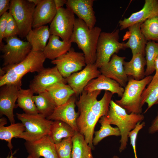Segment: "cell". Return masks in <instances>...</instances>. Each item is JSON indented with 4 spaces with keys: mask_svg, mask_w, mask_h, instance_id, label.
I'll return each instance as SVG.
<instances>
[{
    "mask_svg": "<svg viewBox=\"0 0 158 158\" xmlns=\"http://www.w3.org/2000/svg\"><path fill=\"white\" fill-rule=\"evenodd\" d=\"M145 56L143 54H138L132 56L130 61H125L124 68L128 76H131L137 80H141L145 77L144 67L146 61Z\"/></svg>",
    "mask_w": 158,
    "mask_h": 158,
    "instance_id": "25",
    "label": "cell"
},
{
    "mask_svg": "<svg viewBox=\"0 0 158 158\" xmlns=\"http://www.w3.org/2000/svg\"><path fill=\"white\" fill-rule=\"evenodd\" d=\"M101 90L91 92L84 90L76 101L79 115L77 120L79 132L83 135L86 141L92 149L94 129L100 118L106 116L113 94L105 91L100 100L97 97Z\"/></svg>",
    "mask_w": 158,
    "mask_h": 158,
    "instance_id": "1",
    "label": "cell"
},
{
    "mask_svg": "<svg viewBox=\"0 0 158 158\" xmlns=\"http://www.w3.org/2000/svg\"><path fill=\"white\" fill-rule=\"evenodd\" d=\"M93 0H67L66 8L83 20L90 29L95 27L96 22L93 8Z\"/></svg>",
    "mask_w": 158,
    "mask_h": 158,
    "instance_id": "16",
    "label": "cell"
},
{
    "mask_svg": "<svg viewBox=\"0 0 158 158\" xmlns=\"http://www.w3.org/2000/svg\"><path fill=\"white\" fill-rule=\"evenodd\" d=\"M8 12H7L2 15L0 18V45L3 44L2 40L6 28Z\"/></svg>",
    "mask_w": 158,
    "mask_h": 158,
    "instance_id": "39",
    "label": "cell"
},
{
    "mask_svg": "<svg viewBox=\"0 0 158 158\" xmlns=\"http://www.w3.org/2000/svg\"><path fill=\"white\" fill-rule=\"evenodd\" d=\"M141 24L137 23L128 28L129 39L125 45L126 48L131 49L132 56L140 53L145 55V48L147 42L141 31Z\"/></svg>",
    "mask_w": 158,
    "mask_h": 158,
    "instance_id": "22",
    "label": "cell"
},
{
    "mask_svg": "<svg viewBox=\"0 0 158 158\" xmlns=\"http://www.w3.org/2000/svg\"><path fill=\"white\" fill-rule=\"evenodd\" d=\"M157 16H158V0H145L141 10L119 21L120 30L125 29L137 23H142L147 20Z\"/></svg>",
    "mask_w": 158,
    "mask_h": 158,
    "instance_id": "19",
    "label": "cell"
},
{
    "mask_svg": "<svg viewBox=\"0 0 158 158\" xmlns=\"http://www.w3.org/2000/svg\"><path fill=\"white\" fill-rule=\"evenodd\" d=\"M11 155L10 156V154L9 153V154H8V156L5 158H11Z\"/></svg>",
    "mask_w": 158,
    "mask_h": 158,
    "instance_id": "46",
    "label": "cell"
},
{
    "mask_svg": "<svg viewBox=\"0 0 158 158\" xmlns=\"http://www.w3.org/2000/svg\"><path fill=\"white\" fill-rule=\"evenodd\" d=\"M75 95L71 97L65 104L56 107L53 114L47 119L65 122L70 126L76 132H79L77 124L78 112L75 111L76 97Z\"/></svg>",
    "mask_w": 158,
    "mask_h": 158,
    "instance_id": "18",
    "label": "cell"
},
{
    "mask_svg": "<svg viewBox=\"0 0 158 158\" xmlns=\"http://www.w3.org/2000/svg\"><path fill=\"white\" fill-rule=\"evenodd\" d=\"M19 34V30L17 23L11 12L8 11L7 26L4 39L17 36Z\"/></svg>",
    "mask_w": 158,
    "mask_h": 158,
    "instance_id": "37",
    "label": "cell"
},
{
    "mask_svg": "<svg viewBox=\"0 0 158 158\" xmlns=\"http://www.w3.org/2000/svg\"><path fill=\"white\" fill-rule=\"evenodd\" d=\"M141 103L142 106L145 103L147 105L144 113L154 105L158 103V75L153 78L143 91L141 95Z\"/></svg>",
    "mask_w": 158,
    "mask_h": 158,
    "instance_id": "32",
    "label": "cell"
},
{
    "mask_svg": "<svg viewBox=\"0 0 158 158\" xmlns=\"http://www.w3.org/2000/svg\"><path fill=\"white\" fill-rule=\"evenodd\" d=\"M158 132V113L154 119L152 121L148 129L150 134H153Z\"/></svg>",
    "mask_w": 158,
    "mask_h": 158,
    "instance_id": "41",
    "label": "cell"
},
{
    "mask_svg": "<svg viewBox=\"0 0 158 158\" xmlns=\"http://www.w3.org/2000/svg\"><path fill=\"white\" fill-rule=\"evenodd\" d=\"M56 8L57 10L62 7L66 3L67 0H54Z\"/></svg>",
    "mask_w": 158,
    "mask_h": 158,
    "instance_id": "42",
    "label": "cell"
},
{
    "mask_svg": "<svg viewBox=\"0 0 158 158\" xmlns=\"http://www.w3.org/2000/svg\"><path fill=\"white\" fill-rule=\"evenodd\" d=\"M119 33L118 29L111 32H101L97 42L95 63L98 68L107 63L113 55L126 48L125 43L119 42Z\"/></svg>",
    "mask_w": 158,
    "mask_h": 158,
    "instance_id": "7",
    "label": "cell"
},
{
    "mask_svg": "<svg viewBox=\"0 0 158 158\" xmlns=\"http://www.w3.org/2000/svg\"><path fill=\"white\" fill-rule=\"evenodd\" d=\"M54 102L56 107L66 103L72 96L75 95L71 87L63 83L56 84L46 90Z\"/></svg>",
    "mask_w": 158,
    "mask_h": 158,
    "instance_id": "27",
    "label": "cell"
},
{
    "mask_svg": "<svg viewBox=\"0 0 158 158\" xmlns=\"http://www.w3.org/2000/svg\"><path fill=\"white\" fill-rule=\"evenodd\" d=\"M21 85L8 84L1 87L0 114L8 118L11 124L15 123L13 110L16 106L19 91Z\"/></svg>",
    "mask_w": 158,
    "mask_h": 158,
    "instance_id": "14",
    "label": "cell"
},
{
    "mask_svg": "<svg viewBox=\"0 0 158 158\" xmlns=\"http://www.w3.org/2000/svg\"><path fill=\"white\" fill-rule=\"evenodd\" d=\"M138 122L136 125L135 128L130 131L128 135V137L130 139V144L132 145L135 158H138L136 150V141L137 136L139 131L145 126V123L143 122Z\"/></svg>",
    "mask_w": 158,
    "mask_h": 158,
    "instance_id": "38",
    "label": "cell"
},
{
    "mask_svg": "<svg viewBox=\"0 0 158 158\" xmlns=\"http://www.w3.org/2000/svg\"><path fill=\"white\" fill-rule=\"evenodd\" d=\"M72 147V138L63 139L55 144V148L58 158H71Z\"/></svg>",
    "mask_w": 158,
    "mask_h": 158,
    "instance_id": "36",
    "label": "cell"
},
{
    "mask_svg": "<svg viewBox=\"0 0 158 158\" xmlns=\"http://www.w3.org/2000/svg\"><path fill=\"white\" fill-rule=\"evenodd\" d=\"M154 67L155 72L153 78L155 77L158 75V55L154 61Z\"/></svg>",
    "mask_w": 158,
    "mask_h": 158,
    "instance_id": "43",
    "label": "cell"
},
{
    "mask_svg": "<svg viewBox=\"0 0 158 158\" xmlns=\"http://www.w3.org/2000/svg\"><path fill=\"white\" fill-rule=\"evenodd\" d=\"M126 58L113 55L109 61L100 68L101 74L114 80L123 87H125L128 78L125 73L124 63Z\"/></svg>",
    "mask_w": 158,
    "mask_h": 158,
    "instance_id": "17",
    "label": "cell"
},
{
    "mask_svg": "<svg viewBox=\"0 0 158 158\" xmlns=\"http://www.w3.org/2000/svg\"><path fill=\"white\" fill-rule=\"evenodd\" d=\"M71 158H93L92 148L86 141L84 136L76 132L72 138Z\"/></svg>",
    "mask_w": 158,
    "mask_h": 158,
    "instance_id": "29",
    "label": "cell"
},
{
    "mask_svg": "<svg viewBox=\"0 0 158 158\" xmlns=\"http://www.w3.org/2000/svg\"><path fill=\"white\" fill-rule=\"evenodd\" d=\"M113 158H119L118 156L114 155L113 157Z\"/></svg>",
    "mask_w": 158,
    "mask_h": 158,
    "instance_id": "47",
    "label": "cell"
},
{
    "mask_svg": "<svg viewBox=\"0 0 158 158\" xmlns=\"http://www.w3.org/2000/svg\"><path fill=\"white\" fill-rule=\"evenodd\" d=\"M75 18L74 14L67 8L57 10L49 27L51 35L59 36L62 40H70L73 33Z\"/></svg>",
    "mask_w": 158,
    "mask_h": 158,
    "instance_id": "10",
    "label": "cell"
},
{
    "mask_svg": "<svg viewBox=\"0 0 158 158\" xmlns=\"http://www.w3.org/2000/svg\"><path fill=\"white\" fill-rule=\"evenodd\" d=\"M36 5L28 0H11L9 11L17 25L18 36L25 37L32 29L33 15Z\"/></svg>",
    "mask_w": 158,
    "mask_h": 158,
    "instance_id": "9",
    "label": "cell"
},
{
    "mask_svg": "<svg viewBox=\"0 0 158 158\" xmlns=\"http://www.w3.org/2000/svg\"><path fill=\"white\" fill-rule=\"evenodd\" d=\"M50 35L49 28L45 25L31 29L26 38L31 46L32 50L43 52Z\"/></svg>",
    "mask_w": 158,
    "mask_h": 158,
    "instance_id": "24",
    "label": "cell"
},
{
    "mask_svg": "<svg viewBox=\"0 0 158 158\" xmlns=\"http://www.w3.org/2000/svg\"><path fill=\"white\" fill-rule=\"evenodd\" d=\"M34 94L30 88L27 89L20 88L19 91L16 105L22 109L26 114H39L32 98Z\"/></svg>",
    "mask_w": 158,
    "mask_h": 158,
    "instance_id": "31",
    "label": "cell"
},
{
    "mask_svg": "<svg viewBox=\"0 0 158 158\" xmlns=\"http://www.w3.org/2000/svg\"><path fill=\"white\" fill-rule=\"evenodd\" d=\"M46 59L43 52L32 50L19 63L10 66L3 67L1 68L5 74L0 77V87L8 84L21 85L23 77L28 73L40 71L44 68Z\"/></svg>",
    "mask_w": 158,
    "mask_h": 158,
    "instance_id": "2",
    "label": "cell"
},
{
    "mask_svg": "<svg viewBox=\"0 0 158 158\" xmlns=\"http://www.w3.org/2000/svg\"><path fill=\"white\" fill-rule=\"evenodd\" d=\"M17 150H16V151H14V152L13 153H12V154H11V158H17L16 157H13V155L16 153L17 152ZM26 158H33L30 155H29Z\"/></svg>",
    "mask_w": 158,
    "mask_h": 158,
    "instance_id": "45",
    "label": "cell"
},
{
    "mask_svg": "<svg viewBox=\"0 0 158 158\" xmlns=\"http://www.w3.org/2000/svg\"><path fill=\"white\" fill-rule=\"evenodd\" d=\"M57 11L54 0H41L35 9L32 28H36L51 22Z\"/></svg>",
    "mask_w": 158,
    "mask_h": 158,
    "instance_id": "20",
    "label": "cell"
},
{
    "mask_svg": "<svg viewBox=\"0 0 158 158\" xmlns=\"http://www.w3.org/2000/svg\"><path fill=\"white\" fill-rule=\"evenodd\" d=\"M5 41L6 44L0 45L3 67L10 66L19 63L32 51L30 44L21 40L17 36L5 38Z\"/></svg>",
    "mask_w": 158,
    "mask_h": 158,
    "instance_id": "8",
    "label": "cell"
},
{
    "mask_svg": "<svg viewBox=\"0 0 158 158\" xmlns=\"http://www.w3.org/2000/svg\"><path fill=\"white\" fill-rule=\"evenodd\" d=\"M33 100L38 113L47 118L53 113L56 107L53 100L47 91L33 95Z\"/></svg>",
    "mask_w": 158,
    "mask_h": 158,
    "instance_id": "30",
    "label": "cell"
},
{
    "mask_svg": "<svg viewBox=\"0 0 158 158\" xmlns=\"http://www.w3.org/2000/svg\"><path fill=\"white\" fill-rule=\"evenodd\" d=\"M101 124L100 129L95 132V136L92 140L93 145H97L103 139L108 136L121 135V132L117 127H113L107 121L105 116L102 117L99 120Z\"/></svg>",
    "mask_w": 158,
    "mask_h": 158,
    "instance_id": "33",
    "label": "cell"
},
{
    "mask_svg": "<svg viewBox=\"0 0 158 158\" xmlns=\"http://www.w3.org/2000/svg\"><path fill=\"white\" fill-rule=\"evenodd\" d=\"M11 0H0V16L9 9Z\"/></svg>",
    "mask_w": 158,
    "mask_h": 158,
    "instance_id": "40",
    "label": "cell"
},
{
    "mask_svg": "<svg viewBox=\"0 0 158 158\" xmlns=\"http://www.w3.org/2000/svg\"><path fill=\"white\" fill-rule=\"evenodd\" d=\"M59 36L51 35L43 52L46 59L54 60L66 53L71 48L72 43L59 39Z\"/></svg>",
    "mask_w": 158,
    "mask_h": 158,
    "instance_id": "23",
    "label": "cell"
},
{
    "mask_svg": "<svg viewBox=\"0 0 158 158\" xmlns=\"http://www.w3.org/2000/svg\"><path fill=\"white\" fill-rule=\"evenodd\" d=\"M97 90H104L117 94L121 97L124 88L114 80L101 74L98 77L91 80L85 87L84 90L91 92Z\"/></svg>",
    "mask_w": 158,
    "mask_h": 158,
    "instance_id": "21",
    "label": "cell"
},
{
    "mask_svg": "<svg viewBox=\"0 0 158 158\" xmlns=\"http://www.w3.org/2000/svg\"><path fill=\"white\" fill-rule=\"evenodd\" d=\"M153 78V76L150 75L140 80L131 78H128L121 99L116 100L115 102L124 109L128 114H141L143 107L141 95L146 87Z\"/></svg>",
    "mask_w": 158,
    "mask_h": 158,
    "instance_id": "5",
    "label": "cell"
},
{
    "mask_svg": "<svg viewBox=\"0 0 158 158\" xmlns=\"http://www.w3.org/2000/svg\"><path fill=\"white\" fill-rule=\"evenodd\" d=\"M55 65L62 76L66 78L72 73L82 70L86 64L83 53L75 51L73 48L66 54L51 61Z\"/></svg>",
    "mask_w": 158,
    "mask_h": 158,
    "instance_id": "11",
    "label": "cell"
},
{
    "mask_svg": "<svg viewBox=\"0 0 158 158\" xmlns=\"http://www.w3.org/2000/svg\"><path fill=\"white\" fill-rule=\"evenodd\" d=\"M28 1L33 4H34L36 6L41 1V0H28Z\"/></svg>",
    "mask_w": 158,
    "mask_h": 158,
    "instance_id": "44",
    "label": "cell"
},
{
    "mask_svg": "<svg viewBox=\"0 0 158 158\" xmlns=\"http://www.w3.org/2000/svg\"><path fill=\"white\" fill-rule=\"evenodd\" d=\"M25 146L27 152L33 158H58L55 144L49 135L34 141H26Z\"/></svg>",
    "mask_w": 158,
    "mask_h": 158,
    "instance_id": "15",
    "label": "cell"
},
{
    "mask_svg": "<svg viewBox=\"0 0 158 158\" xmlns=\"http://www.w3.org/2000/svg\"><path fill=\"white\" fill-rule=\"evenodd\" d=\"M95 64H87L81 71L71 74L65 78L66 83L73 90L75 95H80L85 87L92 80L101 74Z\"/></svg>",
    "mask_w": 158,
    "mask_h": 158,
    "instance_id": "13",
    "label": "cell"
},
{
    "mask_svg": "<svg viewBox=\"0 0 158 158\" xmlns=\"http://www.w3.org/2000/svg\"><path fill=\"white\" fill-rule=\"evenodd\" d=\"M76 132L70 126L63 121L55 120L52 123L49 135L55 144L65 138H72Z\"/></svg>",
    "mask_w": 158,
    "mask_h": 158,
    "instance_id": "28",
    "label": "cell"
},
{
    "mask_svg": "<svg viewBox=\"0 0 158 158\" xmlns=\"http://www.w3.org/2000/svg\"><path fill=\"white\" fill-rule=\"evenodd\" d=\"M105 116L109 123L117 126L120 130L121 139L119 151L121 152L127 147L129 133L138 122L144 120V116L142 114H128L124 109L112 100Z\"/></svg>",
    "mask_w": 158,
    "mask_h": 158,
    "instance_id": "4",
    "label": "cell"
},
{
    "mask_svg": "<svg viewBox=\"0 0 158 158\" xmlns=\"http://www.w3.org/2000/svg\"><path fill=\"white\" fill-rule=\"evenodd\" d=\"M101 28L97 26L90 29L82 20L75 18L70 41L76 43L83 53L87 64H94L96 59V48Z\"/></svg>",
    "mask_w": 158,
    "mask_h": 158,
    "instance_id": "3",
    "label": "cell"
},
{
    "mask_svg": "<svg viewBox=\"0 0 158 158\" xmlns=\"http://www.w3.org/2000/svg\"><path fill=\"white\" fill-rule=\"evenodd\" d=\"M140 28L147 41L158 42V16L143 22L140 25Z\"/></svg>",
    "mask_w": 158,
    "mask_h": 158,
    "instance_id": "34",
    "label": "cell"
},
{
    "mask_svg": "<svg viewBox=\"0 0 158 158\" xmlns=\"http://www.w3.org/2000/svg\"><path fill=\"white\" fill-rule=\"evenodd\" d=\"M146 61V68L145 70V76L150 75L155 71L154 62L158 55V43L149 41L145 48Z\"/></svg>",
    "mask_w": 158,
    "mask_h": 158,
    "instance_id": "35",
    "label": "cell"
},
{
    "mask_svg": "<svg viewBox=\"0 0 158 158\" xmlns=\"http://www.w3.org/2000/svg\"><path fill=\"white\" fill-rule=\"evenodd\" d=\"M7 123L6 118L2 117L0 119V139L5 140L8 142L7 146L12 154V150L13 146L11 140L14 138H17L25 130L24 125L21 123L11 124L8 126L4 125Z\"/></svg>",
    "mask_w": 158,
    "mask_h": 158,
    "instance_id": "26",
    "label": "cell"
},
{
    "mask_svg": "<svg viewBox=\"0 0 158 158\" xmlns=\"http://www.w3.org/2000/svg\"><path fill=\"white\" fill-rule=\"evenodd\" d=\"M63 83H66L64 78L55 66L51 68H44L35 75L31 81L30 88L34 93L39 94L46 91L53 85Z\"/></svg>",
    "mask_w": 158,
    "mask_h": 158,
    "instance_id": "12",
    "label": "cell"
},
{
    "mask_svg": "<svg viewBox=\"0 0 158 158\" xmlns=\"http://www.w3.org/2000/svg\"></svg>",
    "mask_w": 158,
    "mask_h": 158,
    "instance_id": "48",
    "label": "cell"
},
{
    "mask_svg": "<svg viewBox=\"0 0 158 158\" xmlns=\"http://www.w3.org/2000/svg\"><path fill=\"white\" fill-rule=\"evenodd\" d=\"M16 117L24 125L25 130L17 138L27 141L38 140L49 135L53 121L39 114H16Z\"/></svg>",
    "mask_w": 158,
    "mask_h": 158,
    "instance_id": "6",
    "label": "cell"
}]
</instances>
